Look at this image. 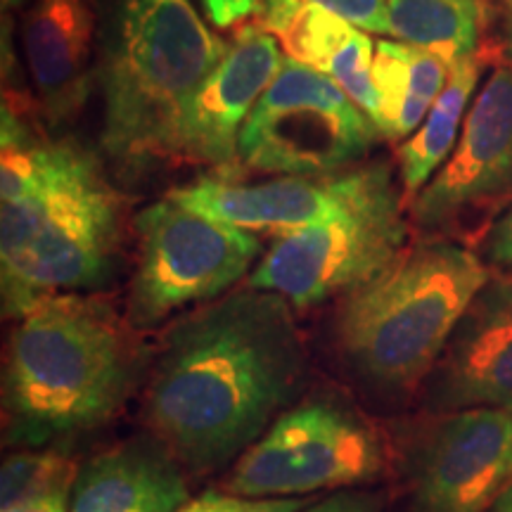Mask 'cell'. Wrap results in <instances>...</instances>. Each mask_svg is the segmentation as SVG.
Instances as JSON below:
<instances>
[{"label":"cell","mask_w":512,"mask_h":512,"mask_svg":"<svg viewBox=\"0 0 512 512\" xmlns=\"http://www.w3.org/2000/svg\"><path fill=\"white\" fill-rule=\"evenodd\" d=\"M292 309L278 294L247 285L169 325L147 384L145 418L178 463L221 470L292 408L309 373Z\"/></svg>","instance_id":"cell-1"},{"label":"cell","mask_w":512,"mask_h":512,"mask_svg":"<svg viewBox=\"0 0 512 512\" xmlns=\"http://www.w3.org/2000/svg\"><path fill=\"white\" fill-rule=\"evenodd\" d=\"M3 316L57 294H93L117 273L126 200L105 159L50 136L34 95H5L0 133Z\"/></svg>","instance_id":"cell-2"},{"label":"cell","mask_w":512,"mask_h":512,"mask_svg":"<svg viewBox=\"0 0 512 512\" xmlns=\"http://www.w3.org/2000/svg\"><path fill=\"white\" fill-rule=\"evenodd\" d=\"M133 330L95 294L29 306L5 349V441L41 448L110 422L143 370Z\"/></svg>","instance_id":"cell-3"},{"label":"cell","mask_w":512,"mask_h":512,"mask_svg":"<svg viewBox=\"0 0 512 512\" xmlns=\"http://www.w3.org/2000/svg\"><path fill=\"white\" fill-rule=\"evenodd\" d=\"M100 157L112 174L138 178L166 166L171 128L185 102L226 55L190 0H95Z\"/></svg>","instance_id":"cell-4"},{"label":"cell","mask_w":512,"mask_h":512,"mask_svg":"<svg viewBox=\"0 0 512 512\" xmlns=\"http://www.w3.org/2000/svg\"><path fill=\"white\" fill-rule=\"evenodd\" d=\"M491 280L451 238H422L394 264L339 299L337 347L358 377L382 392H411L437 368L448 339Z\"/></svg>","instance_id":"cell-5"},{"label":"cell","mask_w":512,"mask_h":512,"mask_svg":"<svg viewBox=\"0 0 512 512\" xmlns=\"http://www.w3.org/2000/svg\"><path fill=\"white\" fill-rule=\"evenodd\" d=\"M406 204L387 162L356 166L342 211L275 240L249 275V287L278 294L294 309L347 297L408 247Z\"/></svg>","instance_id":"cell-6"},{"label":"cell","mask_w":512,"mask_h":512,"mask_svg":"<svg viewBox=\"0 0 512 512\" xmlns=\"http://www.w3.org/2000/svg\"><path fill=\"white\" fill-rule=\"evenodd\" d=\"M138 261L126 297V320L152 330L178 311L207 304L256 268L261 240L249 230L209 219L171 195L133 216Z\"/></svg>","instance_id":"cell-7"},{"label":"cell","mask_w":512,"mask_h":512,"mask_svg":"<svg viewBox=\"0 0 512 512\" xmlns=\"http://www.w3.org/2000/svg\"><path fill=\"white\" fill-rule=\"evenodd\" d=\"M380 136L375 121L330 76L285 57L242 126L238 169L335 176L366 162Z\"/></svg>","instance_id":"cell-8"},{"label":"cell","mask_w":512,"mask_h":512,"mask_svg":"<svg viewBox=\"0 0 512 512\" xmlns=\"http://www.w3.org/2000/svg\"><path fill=\"white\" fill-rule=\"evenodd\" d=\"M387 446L366 415L339 396L287 408L233 467L226 491L249 498H304L382 475Z\"/></svg>","instance_id":"cell-9"},{"label":"cell","mask_w":512,"mask_h":512,"mask_svg":"<svg viewBox=\"0 0 512 512\" xmlns=\"http://www.w3.org/2000/svg\"><path fill=\"white\" fill-rule=\"evenodd\" d=\"M512 202V67H498L467 112L451 157L411 200L425 238H465Z\"/></svg>","instance_id":"cell-10"},{"label":"cell","mask_w":512,"mask_h":512,"mask_svg":"<svg viewBox=\"0 0 512 512\" xmlns=\"http://www.w3.org/2000/svg\"><path fill=\"white\" fill-rule=\"evenodd\" d=\"M283 62V48L259 22L240 24L226 55L178 112L166 147V166L195 164L209 166L221 176L238 174L242 126Z\"/></svg>","instance_id":"cell-11"},{"label":"cell","mask_w":512,"mask_h":512,"mask_svg":"<svg viewBox=\"0 0 512 512\" xmlns=\"http://www.w3.org/2000/svg\"><path fill=\"white\" fill-rule=\"evenodd\" d=\"M510 453V411L448 413L413 451L411 512H486L510 482Z\"/></svg>","instance_id":"cell-12"},{"label":"cell","mask_w":512,"mask_h":512,"mask_svg":"<svg viewBox=\"0 0 512 512\" xmlns=\"http://www.w3.org/2000/svg\"><path fill=\"white\" fill-rule=\"evenodd\" d=\"M434 411L498 408L512 413V278L491 275L448 339L430 375Z\"/></svg>","instance_id":"cell-13"},{"label":"cell","mask_w":512,"mask_h":512,"mask_svg":"<svg viewBox=\"0 0 512 512\" xmlns=\"http://www.w3.org/2000/svg\"><path fill=\"white\" fill-rule=\"evenodd\" d=\"M22 48L46 124L76 119L95 91V0H31L22 17Z\"/></svg>","instance_id":"cell-14"},{"label":"cell","mask_w":512,"mask_h":512,"mask_svg":"<svg viewBox=\"0 0 512 512\" xmlns=\"http://www.w3.org/2000/svg\"><path fill=\"white\" fill-rule=\"evenodd\" d=\"M354 169L335 176H273L242 183L235 176L211 174L169 192L185 207L249 233H280L309 228L342 211Z\"/></svg>","instance_id":"cell-15"},{"label":"cell","mask_w":512,"mask_h":512,"mask_svg":"<svg viewBox=\"0 0 512 512\" xmlns=\"http://www.w3.org/2000/svg\"><path fill=\"white\" fill-rule=\"evenodd\" d=\"M256 22L280 43L285 57L330 76L377 126L375 43L366 31L311 0H261Z\"/></svg>","instance_id":"cell-16"},{"label":"cell","mask_w":512,"mask_h":512,"mask_svg":"<svg viewBox=\"0 0 512 512\" xmlns=\"http://www.w3.org/2000/svg\"><path fill=\"white\" fill-rule=\"evenodd\" d=\"M188 501L181 463L162 444L131 441L76 472L69 512H176Z\"/></svg>","instance_id":"cell-17"},{"label":"cell","mask_w":512,"mask_h":512,"mask_svg":"<svg viewBox=\"0 0 512 512\" xmlns=\"http://www.w3.org/2000/svg\"><path fill=\"white\" fill-rule=\"evenodd\" d=\"M451 76V64L439 55L401 41H377L373 83L380 100L377 128L384 138L406 140L439 100Z\"/></svg>","instance_id":"cell-18"},{"label":"cell","mask_w":512,"mask_h":512,"mask_svg":"<svg viewBox=\"0 0 512 512\" xmlns=\"http://www.w3.org/2000/svg\"><path fill=\"white\" fill-rule=\"evenodd\" d=\"M479 74H482V57L479 55H470L463 62L453 64L446 88L434 102L430 114L396 152L406 202L413 200L451 157L460 131H463L467 102L477 91Z\"/></svg>","instance_id":"cell-19"},{"label":"cell","mask_w":512,"mask_h":512,"mask_svg":"<svg viewBox=\"0 0 512 512\" xmlns=\"http://www.w3.org/2000/svg\"><path fill=\"white\" fill-rule=\"evenodd\" d=\"M389 36L439 55L448 64L477 55L482 34L479 0H389Z\"/></svg>","instance_id":"cell-20"},{"label":"cell","mask_w":512,"mask_h":512,"mask_svg":"<svg viewBox=\"0 0 512 512\" xmlns=\"http://www.w3.org/2000/svg\"><path fill=\"white\" fill-rule=\"evenodd\" d=\"M76 467L69 458L53 451H22L5 458L0 484H3V508L27 498L72 491Z\"/></svg>","instance_id":"cell-21"},{"label":"cell","mask_w":512,"mask_h":512,"mask_svg":"<svg viewBox=\"0 0 512 512\" xmlns=\"http://www.w3.org/2000/svg\"><path fill=\"white\" fill-rule=\"evenodd\" d=\"M306 498H249L230 491H204L176 512H302Z\"/></svg>","instance_id":"cell-22"},{"label":"cell","mask_w":512,"mask_h":512,"mask_svg":"<svg viewBox=\"0 0 512 512\" xmlns=\"http://www.w3.org/2000/svg\"><path fill=\"white\" fill-rule=\"evenodd\" d=\"M311 3L335 12L337 17L347 19L349 24L366 31V34L389 36V0H311Z\"/></svg>","instance_id":"cell-23"},{"label":"cell","mask_w":512,"mask_h":512,"mask_svg":"<svg viewBox=\"0 0 512 512\" xmlns=\"http://www.w3.org/2000/svg\"><path fill=\"white\" fill-rule=\"evenodd\" d=\"M484 254L491 264L512 278V204L491 223L484 238Z\"/></svg>","instance_id":"cell-24"},{"label":"cell","mask_w":512,"mask_h":512,"mask_svg":"<svg viewBox=\"0 0 512 512\" xmlns=\"http://www.w3.org/2000/svg\"><path fill=\"white\" fill-rule=\"evenodd\" d=\"M202 5L214 27L233 29L259 12L261 0H202Z\"/></svg>","instance_id":"cell-25"},{"label":"cell","mask_w":512,"mask_h":512,"mask_svg":"<svg viewBox=\"0 0 512 512\" xmlns=\"http://www.w3.org/2000/svg\"><path fill=\"white\" fill-rule=\"evenodd\" d=\"M380 498L368 494V491L344 489L337 491L320 503H313L306 512H380Z\"/></svg>","instance_id":"cell-26"},{"label":"cell","mask_w":512,"mask_h":512,"mask_svg":"<svg viewBox=\"0 0 512 512\" xmlns=\"http://www.w3.org/2000/svg\"><path fill=\"white\" fill-rule=\"evenodd\" d=\"M0 512H69V491H53V494L17 501L5 505Z\"/></svg>","instance_id":"cell-27"},{"label":"cell","mask_w":512,"mask_h":512,"mask_svg":"<svg viewBox=\"0 0 512 512\" xmlns=\"http://www.w3.org/2000/svg\"><path fill=\"white\" fill-rule=\"evenodd\" d=\"M486 512H512V479L503 486V491L498 494L494 505H491Z\"/></svg>","instance_id":"cell-28"},{"label":"cell","mask_w":512,"mask_h":512,"mask_svg":"<svg viewBox=\"0 0 512 512\" xmlns=\"http://www.w3.org/2000/svg\"><path fill=\"white\" fill-rule=\"evenodd\" d=\"M29 3L31 0H0V5H3V15H12V12L29 8Z\"/></svg>","instance_id":"cell-29"},{"label":"cell","mask_w":512,"mask_h":512,"mask_svg":"<svg viewBox=\"0 0 512 512\" xmlns=\"http://www.w3.org/2000/svg\"><path fill=\"white\" fill-rule=\"evenodd\" d=\"M505 48H508V57L512 60V19H508V41H505Z\"/></svg>","instance_id":"cell-30"},{"label":"cell","mask_w":512,"mask_h":512,"mask_svg":"<svg viewBox=\"0 0 512 512\" xmlns=\"http://www.w3.org/2000/svg\"><path fill=\"white\" fill-rule=\"evenodd\" d=\"M505 12H508V19H512V0H501Z\"/></svg>","instance_id":"cell-31"},{"label":"cell","mask_w":512,"mask_h":512,"mask_svg":"<svg viewBox=\"0 0 512 512\" xmlns=\"http://www.w3.org/2000/svg\"><path fill=\"white\" fill-rule=\"evenodd\" d=\"M508 475H510V479H512V453H510V465H508Z\"/></svg>","instance_id":"cell-32"}]
</instances>
